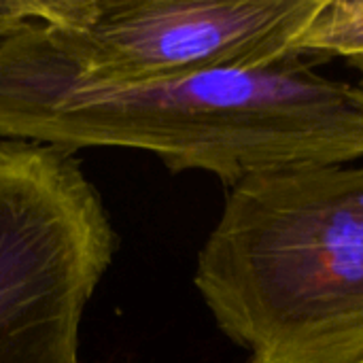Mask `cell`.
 <instances>
[{
  "mask_svg": "<svg viewBox=\"0 0 363 363\" xmlns=\"http://www.w3.org/2000/svg\"><path fill=\"white\" fill-rule=\"evenodd\" d=\"M291 51L313 62L332 55L347 60L363 55V0H321Z\"/></svg>",
  "mask_w": 363,
  "mask_h": 363,
  "instance_id": "obj_5",
  "label": "cell"
},
{
  "mask_svg": "<svg viewBox=\"0 0 363 363\" xmlns=\"http://www.w3.org/2000/svg\"><path fill=\"white\" fill-rule=\"evenodd\" d=\"M0 140L68 153L123 147L172 172L228 187L251 177L363 157V85L330 79L308 57L108 83L70 68L38 21L0 40Z\"/></svg>",
  "mask_w": 363,
  "mask_h": 363,
  "instance_id": "obj_1",
  "label": "cell"
},
{
  "mask_svg": "<svg viewBox=\"0 0 363 363\" xmlns=\"http://www.w3.org/2000/svg\"><path fill=\"white\" fill-rule=\"evenodd\" d=\"M194 283L249 363H363V166L230 187Z\"/></svg>",
  "mask_w": 363,
  "mask_h": 363,
  "instance_id": "obj_2",
  "label": "cell"
},
{
  "mask_svg": "<svg viewBox=\"0 0 363 363\" xmlns=\"http://www.w3.org/2000/svg\"><path fill=\"white\" fill-rule=\"evenodd\" d=\"M55 0H0V40L28 21L47 23Z\"/></svg>",
  "mask_w": 363,
  "mask_h": 363,
  "instance_id": "obj_6",
  "label": "cell"
},
{
  "mask_svg": "<svg viewBox=\"0 0 363 363\" xmlns=\"http://www.w3.org/2000/svg\"><path fill=\"white\" fill-rule=\"evenodd\" d=\"M321 0H57L43 34L79 74L138 83L215 68L266 66L296 55L294 40Z\"/></svg>",
  "mask_w": 363,
  "mask_h": 363,
  "instance_id": "obj_4",
  "label": "cell"
},
{
  "mask_svg": "<svg viewBox=\"0 0 363 363\" xmlns=\"http://www.w3.org/2000/svg\"><path fill=\"white\" fill-rule=\"evenodd\" d=\"M115 251L72 153L0 140V363H81V321Z\"/></svg>",
  "mask_w": 363,
  "mask_h": 363,
  "instance_id": "obj_3",
  "label": "cell"
},
{
  "mask_svg": "<svg viewBox=\"0 0 363 363\" xmlns=\"http://www.w3.org/2000/svg\"><path fill=\"white\" fill-rule=\"evenodd\" d=\"M347 62H349V66H351V68H353V70L359 74V79H362L359 83L363 85V55H357V57H349Z\"/></svg>",
  "mask_w": 363,
  "mask_h": 363,
  "instance_id": "obj_7",
  "label": "cell"
}]
</instances>
